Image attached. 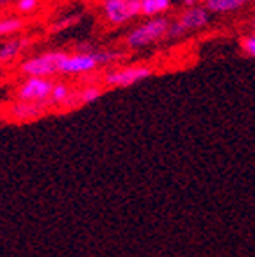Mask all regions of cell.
<instances>
[{"label":"cell","instance_id":"1","mask_svg":"<svg viewBox=\"0 0 255 257\" xmlns=\"http://www.w3.org/2000/svg\"><path fill=\"white\" fill-rule=\"evenodd\" d=\"M170 24L166 16H156V18H147L143 24L136 25L134 29L127 32L123 43L131 50H141V48L152 47L159 43L164 38H168Z\"/></svg>","mask_w":255,"mask_h":257},{"label":"cell","instance_id":"2","mask_svg":"<svg viewBox=\"0 0 255 257\" xmlns=\"http://www.w3.org/2000/svg\"><path fill=\"white\" fill-rule=\"evenodd\" d=\"M66 52L63 50H48L41 52L38 56L27 57L20 63L18 72L24 77H47L54 79L56 75H61V63H63Z\"/></svg>","mask_w":255,"mask_h":257},{"label":"cell","instance_id":"3","mask_svg":"<svg viewBox=\"0 0 255 257\" xmlns=\"http://www.w3.org/2000/svg\"><path fill=\"white\" fill-rule=\"evenodd\" d=\"M211 22V13L207 11L205 6H191L184 9L175 20L170 24L168 31V40H179V38L188 36L193 32H198L205 29Z\"/></svg>","mask_w":255,"mask_h":257},{"label":"cell","instance_id":"4","mask_svg":"<svg viewBox=\"0 0 255 257\" xmlns=\"http://www.w3.org/2000/svg\"><path fill=\"white\" fill-rule=\"evenodd\" d=\"M154 73L147 64H129V66H112L102 75L104 88H129V86L148 79Z\"/></svg>","mask_w":255,"mask_h":257},{"label":"cell","instance_id":"5","mask_svg":"<svg viewBox=\"0 0 255 257\" xmlns=\"http://www.w3.org/2000/svg\"><path fill=\"white\" fill-rule=\"evenodd\" d=\"M54 84H56L54 79H47V77H25L16 86L15 98L24 102H48Z\"/></svg>","mask_w":255,"mask_h":257},{"label":"cell","instance_id":"6","mask_svg":"<svg viewBox=\"0 0 255 257\" xmlns=\"http://www.w3.org/2000/svg\"><path fill=\"white\" fill-rule=\"evenodd\" d=\"M102 11L107 24L118 27L141 16V6L140 0H104Z\"/></svg>","mask_w":255,"mask_h":257},{"label":"cell","instance_id":"7","mask_svg":"<svg viewBox=\"0 0 255 257\" xmlns=\"http://www.w3.org/2000/svg\"><path fill=\"white\" fill-rule=\"evenodd\" d=\"M100 68L95 57V50H80V52H66L61 63V75H88Z\"/></svg>","mask_w":255,"mask_h":257},{"label":"cell","instance_id":"8","mask_svg":"<svg viewBox=\"0 0 255 257\" xmlns=\"http://www.w3.org/2000/svg\"><path fill=\"white\" fill-rule=\"evenodd\" d=\"M48 111H52L48 102H24L15 100L9 104L6 116L13 121H32L43 118Z\"/></svg>","mask_w":255,"mask_h":257},{"label":"cell","instance_id":"9","mask_svg":"<svg viewBox=\"0 0 255 257\" xmlns=\"http://www.w3.org/2000/svg\"><path fill=\"white\" fill-rule=\"evenodd\" d=\"M32 40L27 36H13L8 38L4 43H0V63L8 66L24 56V52L31 47Z\"/></svg>","mask_w":255,"mask_h":257},{"label":"cell","instance_id":"10","mask_svg":"<svg viewBox=\"0 0 255 257\" xmlns=\"http://www.w3.org/2000/svg\"><path fill=\"white\" fill-rule=\"evenodd\" d=\"M248 2L250 0H207L203 6L211 15H227V13H234L244 8Z\"/></svg>","mask_w":255,"mask_h":257},{"label":"cell","instance_id":"11","mask_svg":"<svg viewBox=\"0 0 255 257\" xmlns=\"http://www.w3.org/2000/svg\"><path fill=\"white\" fill-rule=\"evenodd\" d=\"M172 0H140L141 6V15L147 18H156V16H163L172 9Z\"/></svg>","mask_w":255,"mask_h":257},{"label":"cell","instance_id":"12","mask_svg":"<svg viewBox=\"0 0 255 257\" xmlns=\"http://www.w3.org/2000/svg\"><path fill=\"white\" fill-rule=\"evenodd\" d=\"M25 29V20L22 16H8L0 18V38H13L18 36Z\"/></svg>","mask_w":255,"mask_h":257},{"label":"cell","instance_id":"13","mask_svg":"<svg viewBox=\"0 0 255 257\" xmlns=\"http://www.w3.org/2000/svg\"><path fill=\"white\" fill-rule=\"evenodd\" d=\"M70 95H72L70 86L64 84V82H56V84H54L52 93H50V98H48V105H50V109H57V107L63 109L64 102L70 98Z\"/></svg>","mask_w":255,"mask_h":257},{"label":"cell","instance_id":"14","mask_svg":"<svg viewBox=\"0 0 255 257\" xmlns=\"http://www.w3.org/2000/svg\"><path fill=\"white\" fill-rule=\"evenodd\" d=\"M105 93V88L102 84H91V86H86V88L79 89L77 91V102L79 105H86V104H91V102L98 100L100 96Z\"/></svg>","mask_w":255,"mask_h":257},{"label":"cell","instance_id":"15","mask_svg":"<svg viewBox=\"0 0 255 257\" xmlns=\"http://www.w3.org/2000/svg\"><path fill=\"white\" fill-rule=\"evenodd\" d=\"M15 6L20 15H32L40 8V0H16Z\"/></svg>","mask_w":255,"mask_h":257},{"label":"cell","instance_id":"16","mask_svg":"<svg viewBox=\"0 0 255 257\" xmlns=\"http://www.w3.org/2000/svg\"><path fill=\"white\" fill-rule=\"evenodd\" d=\"M239 47H241V50H243V52L246 54L248 57L255 59V32H251V34H248V36L241 38V40H239Z\"/></svg>","mask_w":255,"mask_h":257},{"label":"cell","instance_id":"17","mask_svg":"<svg viewBox=\"0 0 255 257\" xmlns=\"http://www.w3.org/2000/svg\"><path fill=\"white\" fill-rule=\"evenodd\" d=\"M184 4L188 6V8H191V6H200V4H205L207 0H182Z\"/></svg>","mask_w":255,"mask_h":257},{"label":"cell","instance_id":"18","mask_svg":"<svg viewBox=\"0 0 255 257\" xmlns=\"http://www.w3.org/2000/svg\"><path fill=\"white\" fill-rule=\"evenodd\" d=\"M6 75V66L2 63H0V82H2V79H4Z\"/></svg>","mask_w":255,"mask_h":257},{"label":"cell","instance_id":"19","mask_svg":"<svg viewBox=\"0 0 255 257\" xmlns=\"http://www.w3.org/2000/svg\"><path fill=\"white\" fill-rule=\"evenodd\" d=\"M13 2H16V0H0V8H2V6H8V4H13Z\"/></svg>","mask_w":255,"mask_h":257},{"label":"cell","instance_id":"20","mask_svg":"<svg viewBox=\"0 0 255 257\" xmlns=\"http://www.w3.org/2000/svg\"><path fill=\"white\" fill-rule=\"evenodd\" d=\"M251 31H253V32H255V20H253V22H251Z\"/></svg>","mask_w":255,"mask_h":257}]
</instances>
